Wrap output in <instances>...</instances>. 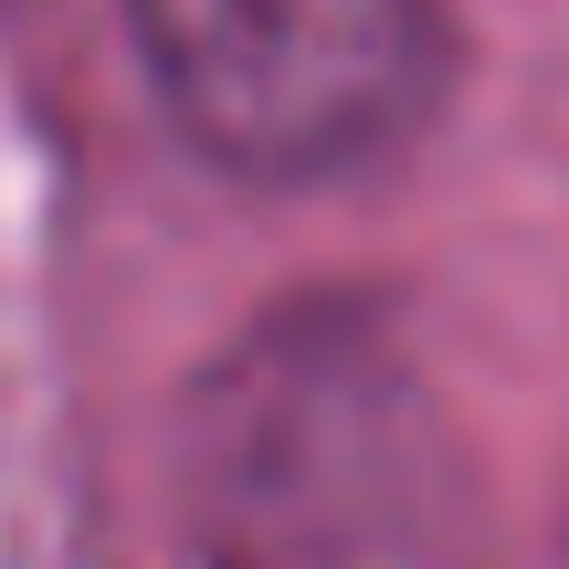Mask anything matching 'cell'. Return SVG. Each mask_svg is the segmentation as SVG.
I'll return each instance as SVG.
<instances>
[{
    "mask_svg": "<svg viewBox=\"0 0 569 569\" xmlns=\"http://www.w3.org/2000/svg\"><path fill=\"white\" fill-rule=\"evenodd\" d=\"M180 496L201 569H507L465 422L369 296H296L201 369Z\"/></svg>",
    "mask_w": 569,
    "mask_h": 569,
    "instance_id": "obj_1",
    "label": "cell"
},
{
    "mask_svg": "<svg viewBox=\"0 0 569 569\" xmlns=\"http://www.w3.org/2000/svg\"><path fill=\"white\" fill-rule=\"evenodd\" d=\"M159 106L243 180H327L432 117L443 0H127Z\"/></svg>",
    "mask_w": 569,
    "mask_h": 569,
    "instance_id": "obj_2",
    "label": "cell"
}]
</instances>
